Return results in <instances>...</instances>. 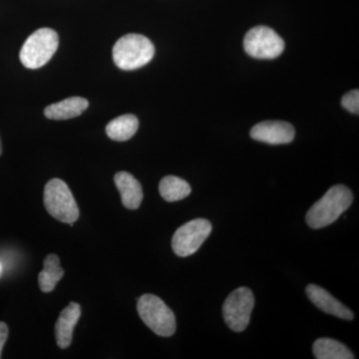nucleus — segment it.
<instances>
[{
  "mask_svg": "<svg viewBox=\"0 0 359 359\" xmlns=\"http://www.w3.org/2000/svg\"><path fill=\"white\" fill-rule=\"evenodd\" d=\"M353 192L344 185L332 187L306 214L311 229H321L334 223L353 204Z\"/></svg>",
  "mask_w": 359,
  "mask_h": 359,
  "instance_id": "obj_1",
  "label": "nucleus"
},
{
  "mask_svg": "<svg viewBox=\"0 0 359 359\" xmlns=\"http://www.w3.org/2000/svg\"><path fill=\"white\" fill-rule=\"evenodd\" d=\"M155 55V46L148 37L130 33L113 47V60L122 70H136L148 65Z\"/></svg>",
  "mask_w": 359,
  "mask_h": 359,
  "instance_id": "obj_2",
  "label": "nucleus"
},
{
  "mask_svg": "<svg viewBox=\"0 0 359 359\" xmlns=\"http://www.w3.org/2000/svg\"><path fill=\"white\" fill-rule=\"evenodd\" d=\"M58 46L57 32L40 28L25 40L20 54L21 63L28 69H39L50 60Z\"/></svg>",
  "mask_w": 359,
  "mask_h": 359,
  "instance_id": "obj_3",
  "label": "nucleus"
},
{
  "mask_svg": "<svg viewBox=\"0 0 359 359\" xmlns=\"http://www.w3.org/2000/svg\"><path fill=\"white\" fill-rule=\"evenodd\" d=\"M137 311L141 320L154 334L172 337L176 332V318L171 309L160 297L144 294L138 299Z\"/></svg>",
  "mask_w": 359,
  "mask_h": 359,
  "instance_id": "obj_4",
  "label": "nucleus"
},
{
  "mask_svg": "<svg viewBox=\"0 0 359 359\" xmlns=\"http://www.w3.org/2000/svg\"><path fill=\"white\" fill-rule=\"evenodd\" d=\"M44 205L54 219L72 226L79 218V209L69 187L60 179H52L44 188Z\"/></svg>",
  "mask_w": 359,
  "mask_h": 359,
  "instance_id": "obj_5",
  "label": "nucleus"
},
{
  "mask_svg": "<svg viewBox=\"0 0 359 359\" xmlns=\"http://www.w3.org/2000/svg\"><path fill=\"white\" fill-rule=\"evenodd\" d=\"M255 306L252 290L242 287L233 290L224 301L223 316L224 323L236 332H244L249 325Z\"/></svg>",
  "mask_w": 359,
  "mask_h": 359,
  "instance_id": "obj_6",
  "label": "nucleus"
},
{
  "mask_svg": "<svg viewBox=\"0 0 359 359\" xmlns=\"http://www.w3.org/2000/svg\"><path fill=\"white\" fill-rule=\"evenodd\" d=\"M245 51L257 59H275L285 50V41L268 26H256L245 34Z\"/></svg>",
  "mask_w": 359,
  "mask_h": 359,
  "instance_id": "obj_7",
  "label": "nucleus"
},
{
  "mask_svg": "<svg viewBox=\"0 0 359 359\" xmlns=\"http://www.w3.org/2000/svg\"><path fill=\"white\" fill-rule=\"evenodd\" d=\"M212 224L205 219H196L180 226L172 238V249L178 257L192 256L212 233Z\"/></svg>",
  "mask_w": 359,
  "mask_h": 359,
  "instance_id": "obj_8",
  "label": "nucleus"
},
{
  "mask_svg": "<svg viewBox=\"0 0 359 359\" xmlns=\"http://www.w3.org/2000/svg\"><path fill=\"white\" fill-rule=\"evenodd\" d=\"M294 126L285 121H264L255 125L250 130L254 140L271 145L289 144L294 139Z\"/></svg>",
  "mask_w": 359,
  "mask_h": 359,
  "instance_id": "obj_9",
  "label": "nucleus"
},
{
  "mask_svg": "<svg viewBox=\"0 0 359 359\" xmlns=\"http://www.w3.org/2000/svg\"><path fill=\"white\" fill-rule=\"evenodd\" d=\"M306 295L316 308L325 313L332 314L341 320H353L354 314L347 306L337 301L327 290L320 285H309L306 289Z\"/></svg>",
  "mask_w": 359,
  "mask_h": 359,
  "instance_id": "obj_10",
  "label": "nucleus"
},
{
  "mask_svg": "<svg viewBox=\"0 0 359 359\" xmlns=\"http://www.w3.org/2000/svg\"><path fill=\"white\" fill-rule=\"evenodd\" d=\"M81 316V306L77 302H70L59 316L55 325V337L57 346L65 349L70 346L73 332Z\"/></svg>",
  "mask_w": 359,
  "mask_h": 359,
  "instance_id": "obj_11",
  "label": "nucleus"
},
{
  "mask_svg": "<svg viewBox=\"0 0 359 359\" xmlns=\"http://www.w3.org/2000/svg\"><path fill=\"white\" fill-rule=\"evenodd\" d=\"M114 182L124 207L129 210L138 209L143 201V190L138 180L128 172H119L115 175Z\"/></svg>",
  "mask_w": 359,
  "mask_h": 359,
  "instance_id": "obj_12",
  "label": "nucleus"
},
{
  "mask_svg": "<svg viewBox=\"0 0 359 359\" xmlns=\"http://www.w3.org/2000/svg\"><path fill=\"white\" fill-rule=\"evenodd\" d=\"M89 102L82 97H70L60 102L51 104L44 110V115L50 120H68L78 117L88 108Z\"/></svg>",
  "mask_w": 359,
  "mask_h": 359,
  "instance_id": "obj_13",
  "label": "nucleus"
},
{
  "mask_svg": "<svg viewBox=\"0 0 359 359\" xmlns=\"http://www.w3.org/2000/svg\"><path fill=\"white\" fill-rule=\"evenodd\" d=\"M139 128L138 118L132 114L119 116L106 126V134L111 140L124 142L136 134Z\"/></svg>",
  "mask_w": 359,
  "mask_h": 359,
  "instance_id": "obj_14",
  "label": "nucleus"
},
{
  "mask_svg": "<svg viewBox=\"0 0 359 359\" xmlns=\"http://www.w3.org/2000/svg\"><path fill=\"white\" fill-rule=\"evenodd\" d=\"M314 358L318 359H353V353L341 342L332 339H318L313 346Z\"/></svg>",
  "mask_w": 359,
  "mask_h": 359,
  "instance_id": "obj_15",
  "label": "nucleus"
},
{
  "mask_svg": "<svg viewBox=\"0 0 359 359\" xmlns=\"http://www.w3.org/2000/svg\"><path fill=\"white\" fill-rule=\"evenodd\" d=\"M43 264V271L39 276V287L43 292H50L65 276V271L60 266V259L54 254L45 257Z\"/></svg>",
  "mask_w": 359,
  "mask_h": 359,
  "instance_id": "obj_16",
  "label": "nucleus"
},
{
  "mask_svg": "<svg viewBox=\"0 0 359 359\" xmlns=\"http://www.w3.org/2000/svg\"><path fill=\"white\" fill-rule=\"evenodd\" d=\"M159 191L163 199L173 203L185 199L192 192L190 184L176 176H167L161 180Z\"/></svg>",
  "mask_w": 359,
  "mask_h": 359,
  "instance_id": "obj_17",
  "label": "nucleus"
},
{
  "mask_svg": "<svg viewBox=\"0 0 359 359\" xmlns=\"http://www.w3.org/2000/svg\"><path fill=\"white\" fill-rule=\"evenodd\" d=\"M341 105L344 106V109L358 115L359 112L358 90H353V91L348 92V93L342 97Z\"/></svg>",
  "mask_w": 359,
  "mask_h": 359,
  "instance_id": "obj_18",
  "label": "nucleus"
},
{
  "mask_svg": "<svg viewBox=\"0 0 359 359\" xmlns=\"http://www.w3.org/2000/svg\"><path fill=\"white\" fill-rule=\"evenodd\" d=\"M7 337H8V327L4 321H0V358H1L2 349L6 344Z\"/></svg>",
  "mask_w": 359,
  "mask_h": 359,
  "instance_id": "obj_19",
  "label": "nucleus"
},
{
  "mask_svg": "<svg viewBox=\"0 0 359 359\" xmlns=\"http://www.w3.org/2000/svg\"><path fill=\"white\" fill-rule=\"evenodd\" d=\"M2 153V145H1V140H0V156H1Z\"/></svg>",
  "mask_w": 359,
  "mask_h": 359,
  "instance_id": "obj_20",
  "label": "nucleus"
},
{
  "mask_svg": "<svg viewBox=\"0 0 359 359\" xmlns=\"http://www.w3.org/2000/svg\"><path fill=\"white\" fill-rule=\"evenodd\" d=\"M2 273V264L0 263V275H1Z\"/></svg>",
  "mask_w": 359,
  "mask_h": 359,
  "instance_id": "obj_21",
  "label": "nucleus"
}]
</instances>
